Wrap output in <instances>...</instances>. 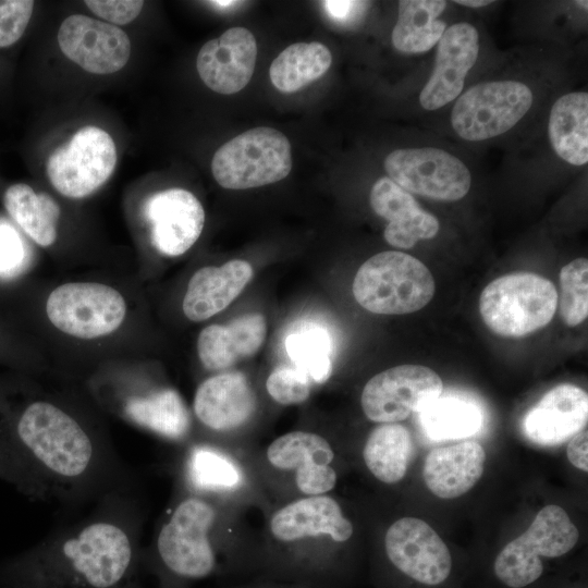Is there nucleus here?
<instances>
[{"label": "nucleus", "mask_w": 588, "mask_h": 588, "mask_svg": "<svg viewBox=\"0 0 588 588\" xmlns=\"http://www.w3.org/2000/svg\"><path fill=\"white\" fill-rule=\"evenodd\" d=\"M144 512L130 490L0 564V588H121L139 561Z\"/></svg>", "instance_id": "obj_1"}, {"label": "nucleus", "mask_w": 588, "mask_h": 588, "mask_svg": "<svg viewBox=\"0 0 588 588\" xmlns=\"http://www.w3.org/2000/svg\"><path fill=\"white\" fill-rule=\"evenodd\" d=\"M354 532L353 522L331 493L283 501L265 522L259 565L274 578L322 587L334 552Z\"/></svg>", "instance_id": "obj_2"}, {"label": "nucleus", "mask_w": 588, "mask_h": 588, "mask_svg": "<svg viewBox=\"0 0 588 588\" xmlns=\"http://www.w3.org/2000/svg\"><path fill=\"white\" fill-rule=\"evenodd\" d=\"M226 501L184 490L160 524L147 560L164 588L207 578L219 568Z\"/></svg>", "instance_id": "obj_3"}, {"label": "nucleus", "mask_w": 588, "mask_h": 588, "mask_svg": "<svg viewBox=\"0 0 588 588\" xmlns=\"http://www.w3.org/2000/svg\"><path fill=\"white\" fill-rule=\"evenodd\" d=\"M353 295L366 310L380 315H404L425 307L436 284L428 267L397 250H387L367 259L353 281Z\"/></svg>", "instance_id": "obj_4"}, {"label": "nucleus", "mask_w": 588, "mask_h": 588, "mask_svg": "<svg viewBox=\"0 0 588 588\" xmlns=\"http://www.w3.org/2000/svg\"><path fill=\"white\" fill-rule=\"evenodd\" d=\"M558 292L547 278L519 271L501 275L482 290L479 313L504 338H522L546 327L558 307Z\"/></svg>", "instance_id": "obj_5"}, {"label": "nucleus", "mask_w": 588, "mask_h": 588, "mask_svg": "<svg viewBox=\"0 0 588 588\" xmlns=\"http://www.w3.org/2000/svg\"><path fill=\"white\" fill-rule=\"evenodd\" d=\"M335 451L322 434L293 430L275 438L266 448L262 467L281 491L283 501L331 493L339 479Z\"/></svg>", "instance_id": "obj_6"}, {"label": "nucleus", "mask_w": 588, "mask_h": 588, "mask_svg": "<svg viewBox=\"0 0 588 588\" xmlns=\"http://www.w3.org/2000/svg\"><path fill=\"white\" fill-rule=\"evenodd\" d=\"M292 169L287 137L269 126L250 128L223 144L213 155L211 172L228 189H247L281 181Z\"/></svg>", "instance_id": "obj_7"}, {"label": "nucleus", "mask_w": 588, "mask_h": 588, "mask_svg": "<svg viewBox=\"0 0 588 588\" xmlns=\"http://www.w3.org/2000/svg\"><path fill=\"white\" fill-rule=\"evenodd\" d=\"M578 537L577 527L561 506L546 505L528 529L497 555L495 576L510 588L526 587L541 576V558L553 559L566 554L575 547Z\"/></svg>", "instance_id": "obj_8"}, {"label": "nucleus", "mask_w": 588, "mask_h": 588, "mask_svg": "<svg viewBox=\"0 0 588 588\" xmlns=\"http://www.w3.org/2000/svg\"><path fill=\"white\" fill-rule=\"evenodd\" d=\"M532 103V90L523 82H481L457 97L451 111V125L461 138L483 142L513 128Z\"/></svg>", "instance_id": "obj_9"}, {"label": "nucleus", "mask_w": 588, "mask_h": 588, "mask_svg": "<svg viewBox=\"0 0 588 588\" xmlns=\"http://www.w3.org/2000/svg\"><path fill=\"white\" fill-rule=\"evenodd\" d=\"M115 164L117 148L112 137L105 130L88 125L49 156L46 171L60 194L83 198L107 182Z\"/></svg>", "instance_id": "obj_10"}, {"label": "nucleus", "mask_w": 588, "mask_h": 588, "mask_svg": "<svg viewBox=\"0 0 588 588\" xmlns=\"http://www.w3.org/2000/svg\"><path fill=\"white\" fill-rule=\"evenodd\" d=\"M51 323L79 339L115 331L124 320L126 304L113 287L101 283H65L54 289L46 304Z\"/></svg>", "instance_id": "obj_11"}, {"label": "nucleus", "mask_w": 588, "mask_h": 588, "mask_svg": "<svg viewBox=\"0 0 588 588\" xmlns=\"http://www.w3.org/2000/svg\"><path fill=\"white\" fill-rule=\"evenodd\" d=\"M388 177L411 194L456 201L470 189L471 175L465 163L436 147H412L391 151L383 161Z\"/></svg>", "instance_id": "obj_12"}, {"label": "nucleus", "mask_w": 588, "mask_h": 588, "mask_svg": "<svg viewBox=\"0 0 588 588\" xmlns=\"http://www.w3.org/2000/svg\"><path fill=\"white\" fill-rule=\"evenodd\" d=\"M443 382L429 367L405 364L370 378L360 396L365 416L378 424L400 422L442 394Z\"/></svg>", "instance_id": "obj_13"}, {"label": "nucleus", "mask_w": 588, "mask_h": 588, "mask_svg": "<svg viewBox=\"0 0 588 588\" xmlns=\"http://www.w3.org/2000/svg\"><path fill=\"white\" fill-rule=\"evenodd\" d=\"M383 547L390 563L417 583L436 586L451 574L449 548L422 519L403 517L392 523L385 531Z\"/></svg>", "instance_id": "obj_14"}, {"label": "nucleus", "mask_w": 588, "mask_h": 588, "mask_svg": "<svg viewBox=\"0 0 588 588\" xmlns=\"http://www.w3.org/2000/svg\"><path fill=\"white\" fill-rule=\"evenodd\" d=\"M57 38L65 57L94 74L118 72L131 54V42L124 30L82 14L66 17Z\"/></svg>", "instance_id": "obj_15"}, {"label": "nucleus", "mask_w": 588, "mask_h": 588, "mask_svg": "<svg viewBox=\"0 0 588 588\" xmlns=\"http://www.w3.org/2000/svg\"><path fill=\"white\" fill-rule=\"evenodd\" d=\"M437 45L432 73L419 94L420 106L429 111L446 106L462 94L478 58V30L470 23H455L444 30Z\"/></svg>", "instance_id": "obj_16"}, {"label": "nucleus", "mask_w": 588, "mask_h": 588, "mask_svg": "<svg viewBox=\"0 0 588 588\" xmlns=\"http://www.w3.org/2000/svg\"><path fill=\"white\" fill-rule=\"evenodd\" d=\"M151 243L167 256H180L198 240L205 224L200 201L183 188H168L151 195L144 205Z\"/></svg>", "instance_id": "obj_17"}, {"label": "nucleus", "mask_w": 588, "mask_h": 588, "mask_svg": "<svg viewBox=\"0 0 588 588\" xmlns=\"http://www.w3.org/2000/svg\"><path fill=\"white\" fill-rule=\"evenodd\" d=\"M256 59L257 41L253 33L244 27H232L200 48L196 68L211 90L231 95L248 84Z\"/></svg>", "instance_id": "obj_18"}, {"label": "nucleus", "mask_w": 588, "mask_h": 588, "mask_svg": "<svg viewBox=\"0 0 588 588\" xmlns=\"http://www.w3.org/2000/svg\"><path fill=\"white\" fill-rule=\"evenodd\" d=\"M193 409L204 427L213 432L228 433L252 419L257 409V399L244 373L220 372L198 385Z\"/></svg>", "instance_id": "obj_19"}, {"label": "nucleus", "mask_w": 588, "mask_h": 588, "mask_svg": "<svg viewBox=\"0 0 588 588\" xmlns=\"http://www.w3.org/2000/svg\"><path fill=\"white\" fill-rule=\"evenodd\" d=\"M587 419V392L574 384L563 383L549 390L527 412L523 430L534 443L555 446L583 430Z\"/></svg>", "instance_id": "obj_20"}, {"label": "nucleus", "mask_w": 588, "mask_h": 588, "mask_svg": "<svg viewBox=\"0 0 588 588\" xmlns=\"http://www.w3.org/2000/svg\"><path fill=\"white\" fill-rule=\"evenodd\" d=\"M369 200L372 210L388 221L383 236L393 247L408 249L420 240L433 238L439 232L438 219L388 176L375 182Z\"/></svg>", "instance_id": "obj_21"}, {"label": "nucleus", "mask_w": 588, "mask_h": 588, "mask_svg": "<svg viewBox=\"0 0 588 588\" xmlns=\"http://www.w3.org/2000/svg\"><path fill=\"white\" fill-rule=\"evenodd\" d=\"M186 491L228 501L244 491L247 478L238 461L224 449L206 442L188 446L183 462Z\"/></svg>", "instance_id": "obj_22"}, {"label": "nucleus", "mask_w": 588, "mask_h": 588, "mask_svg": "<svg viewBox=\"0 0 588 588\" xmlns=\"http://www.w3.org/2000/svg\"><path fill=\"white\" fill-rule=\"evenodd\" d=\"M249 262L234 259L220 267H204L191 278L183 313L192 321H204L228 307L253 278Z\"/></svg>", "instance_id": "obj_23"}, {"label": "nucleus", "mask_w": 588, "mask_h": 588, "mask_svg": "<svg viewBox=\"0 0 588 588\" xmlns=\"http://www.w3.org/2000/svg\"><path fill=\"white\" fill-rule=\"evenodd\" d=\"M486 452L476 441L432 450L426 456L422 477L438 498L454 499L468 492L483 474Z\"/></svg>", "instance_id": "obj_24"}, {"label": "nucleus", "mask_w": 588, "mask_h": 588, "mask_svg": "<svg viewBox=\"0 0 588 588\" xmlns=\"http://www.w3.org/2000/svg\"><path fill=\"white\" fill-rule=\"evenodd\" d=\"M267 332L261 314H245L228 324H211L203 329L197 352L205 368L224 370L240 359L253 356L262 345Z\"/></svg>", "instance_id": "obj_25"}, {"label": "nucleus", "mask_w": 588, "mask_h": 588, "mask_svg": "<svg viewBox=\"0 0 588 588\" xmlns=\"http://www.w3.org/2000/svg\"><path fill=\"white\" fill-rule=\"evenodd\" d=\"M120 412L132 424L169 441H184L191 432V414L172 388L126 394L121 400Z\"/></svg>", "instance_id": "obj_26"}, {"label": "nucleus", "mask_w": 588, "mask_h": 588, "mask_svg": "<svg viewBox=\"0 0 588 588\" xmlns=\"http://www.w3.org/2000/svg\"><path fill=\"white\" fill-rule=\"evenodd\" d=\"M548 137L563 161L576 167L588 162L587 91H571L554 101L549 113Z\"/></svg>", "instance_id": "obj_27"}, {"label": "nucleus", "mask_w": 588, "mask_h": 588, "mask_svg": "<svg viewBox=\"0 0 588 588\" xmlns=\"http://www.w3.org/2000/svg\"><path fill=\"white\" fill-rule=\"evenodd\" d=\"M446 8L442 0H402L391 34L393 47L403 53H422L433 48L446 24L440 16Z\"/></svg>", "instance_id": "obj_28"}, {"label": "nucleus", "mask_w": 588, "mask_h": 588, "mask_svg": "<svg viewBox=\"0 0 588 588\" xmlns=\"http://www.w3.org/2000/svg\"><path fill=\"white\" fill-rule=\"evenodd\" d=\"M412 452V436L405 426L399 422L380 424L365 441L363 460L377 480L394 485L405 477Z\"/></svg>", "instance_id": "obj_29"}, {"label": "nucleus", "mask_w": 588, "mask_h": 588, "mask_svg": "<svg viewBox=\"0 0 588 588\" xmlns=\"http://www.w3.org/2000/svg\"><path fill=\"white\" fill-rule=\"evenodd\" d=\"M284 348L293 366L313 383H324L331 377L333 343L322 324L311 320L293 323L284 338Z\"/></svg>", "instance_id": "obj_30"}, {"label": "nucleus", "mask_w": 588, "mask_h": 588, "mask_svg": "<svg viewBox=\"0 0 588 588\" xmlns=\"http://www.w3.org/2000/svg\"><path fill=\"white\" fill-rule=\"evenodd\" d=\"M332 62L331 51L319 41L295 42L272 61L269 77L281 93H294L321 77Z\"/></svg>", "instance_id": "obj_31"}, {"label": "nucleus", "mask_w": 588, "mask_h": 588, "mask_svg": "<svg viewBox=\"0 0 588 588\" xmlns=\"http://www.w3.org/2000/svg\"><path fill=\"white\" fill-rule=\"evenodd\" d=\"M3 200L7 211L33 241L45 247L56 241L60 208L51 196L19 183L5 191Z\"/></svg>", "instance_id": "obj_32"}, {"label": "nucleus", "mask_w": 588, "mask_h": 588, "mask_svg": "<svg viewBox=\"0 0 588 588\" xmlns=\"http://www.w3.org/2000/svg\"><path fill=\"white\" fill-rule=\"evenodd\" d=\"M418 414L426 434L437 441L470 437L481 426L479 408L458 397L440 395Z\"/></svg>", "instance_id": "obj_33"}, {"label": "nucleus", "mask_w": 588, "mask_h": 588, "mask_svg": "<svg viewBox=\"0 0 588 588\" xmlns=\"http://www.w3.org/2000/svg\"><path fill=\"white\" fill-rule=\"evenodd\" d=\"M561 294L558 298L563 321L575 327L588 316V260L576 258L560 271Z\"/></svg>", "instance_id": "obj_34"}, {"label": "nucleus", "mask_w": 588, "mask_h": 588, "mask_svg": "<svg viewBox=\"0 0 588 588\" xmlns=\"http://www.w3.org/2000/svg\"><path fill=\"white\" fill-rule=\"evenodd\" d=\"M310 379L294 366H279L266 380V389L272 400L281 405L305 402L311 393Z\"/></svg>", "instance_id": "obj_35"}, {"label": "nucleus", "mask_w": 588, "mask_h": 588, "mask_svg": "<svg viewBox=\"0 0 588 588\" xmlns=\"http://www.w3.org/2000/svg\"><path fill=\"white\" fill-rule=\"evenodd\" d=\"M34 1H0V48L16 42L23 35L32 16Z\"/></svg>", "instance_id": "obj_36"}, {"label": "nucleus", "mask_w": 588, "mask_h": 588, "mask_svg": "<svg viewBox=\"0 0 588 588\" xmlns=\"http://www.w3.org/2000/svg\"><path fill=\"white\" fill-rule=\"evenodd\" d=\"M25 261V248L14 229L0 224V275L21 271Z\"/></svg>", "instance_id": "obj_37"}, {"label": "nucleus", "mask_w": 588, "mask_h": 588, "mask_svg": "<svg viewBox=\"0 0 588 588\" xmlns=\"http://www.w3.org/2000/svg\"><path fill=\"white\" fill-rule=\"evenodd\" d=\"M85 4L95 14L114 24L132 22L144 7L140 0H87Z\"/></svg>", "instance_id": "obj_38"}, {"label": "nucleus", "mask_w": 588, "mask_h": 588, "mask_svg": "<svg viewBox=\"0 0 588 588\" xmlns=\"http://www.w3.org/2000/svg\"><path fill=\"white\" fill-rule=\"evenodd\" d=\"M588 432L587 429L580 430L568 441L566 455L568 461L576 468L588 471Z\"/></svg>", "instance_id": "obj_39"}, {"label": "nucleus", "mask_w": 588, "mask_h": 588, "mask_svg": "<svg viewBox=\"0 0 588 588\" xmlns=\"http://www.w3.org/2000/svg\"><path fill=\"white\" fill-rule=\"evenodd\" d=\"M328 15L339 22H346L354 16L358 9H363L366 2L362 1H322Z\"/></svg>", "instance_id": "obj_40"}, {"label": "nucleus", "mask_w": 588, "mask_h": 588, "mask_svg": "<svg viewBox=\"0 0 588 588\" xmlns=\"http://www.w3.org/2000/svg\"><path fill=\"white\" fill-rule=\"evenodd\" d=\"M249 588H322V587L305 585V584H297V583H291L290 585H275V584L267 585V584H265V585H261V586H255V587H249Z\"/></svg>", "instance_id": "obj_41"}, {"label": "nucleus", "mask_w": 588, "mask_h": 588, "mask_svg": "<svg viewBox=\"0 0 588 588\" xmlns=\"http://www.w3.org/2000/svg\"><path fill=\"white\" fill-rule=\"evenodd\" d=\"M455 3L463 5V7H469V8H481L489 5L493 3L494 1L490 0H456Z\"/></svg>", "instance_id": "obj_42"}, {"label": "nucleus", "mask_w": 588, "mask_h": 588, "mask_svg": "<svg viewBox=\"0 0 588 588\" xmlns=\"http://www.w3.org/2000/svg\"><path fill=\"white\" fill-rule=\"evenodd\" d=\"M209 3H212L215 4L216 7H221V8H225V7H232L236 3H240L238 1H209Z\"/></svg>", "instance_id": "obj_43"}, {"label": "nucleus", "mask_w": 588, "mask_h": 588, "mask_svg": "<svg viewBox=\"0 0 588 588\" xmlns=\"http://www.w3.org/2000/svg\"><path fill=\"white\" fill-rule=\"evenodd\" d=\"M121 588H142L137 583L131 580L123 585Z\"/></svg>", "instance_id": "obj_44"}, {"label": "nucleus", "mask_w": 588, "mask_h": 588, "mask_svg": "<svg viewBox=\"0 0 588 588\" xmlns=\"http://www.w3.org/2000/svg\"><path fill=\"white\" fill-rule=\"evenodd\" d=\"M576 4L580 5L581 8H585V10H587V4L588 2L587 1H576Z\"/></svg>", "instance_id": "obj_45"}]
</instances>
